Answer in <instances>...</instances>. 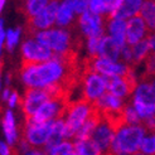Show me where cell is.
I'll return each instance as SVG.
<instances>
[{"label":"cell","mask_w":155,"mask_h":155,"mask_svg":"<svg viewBox=\"0 0 155 155\" xmlns=\"http://www.w3.org/2000/svg\"><path fill=\"white\" fill-rule=\"evenodd\" d=\"M119 2H120V0H104V10H102V14H105L110 20H111V14L116 9V6H117Z\"/></svg>","instance_id":"24"},{"label":"cell","mask_w":155,"mask_h":155,"mask_svg":"<svg viewBox=\"0 0 155 155\" xmlns=\"http://www.w3.org/2000/svg\"><path fill=\"white\" fill-rule=\"evenodd\" d=\"M72 2V9L73 12L78 13V14H83L88 9V3L83 2V0H71Z\"/></svg>","instance_id":"25"},{"label":"cell","mask_w":155,"mask_h":155,"mask_svg":"<svg viewBox=\"0 0 155 155\" xmlns=\"http://www.w3.org/2000/svg\"><path fill=\"white\" fill-rule=\"evenodd\" d=\"M145 134V129L141 125L124 126L114 136L111 151L115 155H133L137 154L139 146Z\"/></svg>","instance_id":"1"},{"label":"cell","mask_w":155,"mask_h":155,"mask_svg":"<svg viewBox=\"0 0 155 155\" xmlns=\"http://www.w3.org/2000/svg\"><path fill=\"white\" fill-rule=\"evenodd\" d=\"M9 90H5L4 91V100H8V98H9Z\"/></svg>","instance_id":"32"},{"label":"cell","mask_w":155,"mask_h":155,"mask_svg":"<svg viewBox=\"0 0 155 155\" xmlns=\"http://www.w3.org/2000/svg\"><path fill=\"white\" fill-rule=\"evenodd\" d=\"M63 127H64V121L63 120H56L53 121V125L51 129V133L48 135V139L45 144H47V150H51L56 145H58L62 139H63Z\"/></svg>","instance_id":"16"},{"label":"cell","mask_w":155,"mask_h":155,"mask_svg":"<svg viewBox=\"0 0 155 155\" xmlns=\"http://www.w3.org/2000/svg\"><path fill=\"white\" fill-rule=\"evenodd\" d=\"M73 148L76 155H101V151L97 148V145L91 139L77 140Z\"/></svg>","instance_id":"18"},{"label":"cell","mask_w":155,"mask_h":155,"mask_svg":"<svg viewBox=\"0 0 155 155\" xmlns=\"http://www.w3.org/2000/svg\"><path fill=\"white\" fill-rule=\"evenodd\" d=\"M90 12L100 14L104 10V0H90Z\"/></svg>","instance_id":"27"},{"label":"cell","mask_w":155,"mask_h":155,"mask_svg":"<svg viewBox=\"0 0 155 155\" xmlns=\"http://www.w3.org/2000/svg\"><path fill=\"white\" fill-rule=\"evenodd\" d=\"M3 126H4V133L8 141H9V144H13L15 140V125H14V119L10 111H8L5 117L3 119Z\"/></svg>","instance_id":"21"},{"label":"cell","mask_w":155,"mask_h":155,"mask_svg":"<svg viewBox=\"0 0 155 155\" xmlns=\"http://www.w3.org/2000/svg\"><path fill=\"white\" fill-rule=\"evenodd\" d=\"M90 107H91V101H87L83 97H80L76 101H69L66 108L67 120L63 127V137L69 139L74 136L77 130L81 127L84 119H86V116L90 111Z\"/></svg>","instance_id":"2"},{"label":"cell","mask_w":155,"mask_h":155,"mask_svg":"<svg viewBox=\"0 0 155 155\" xmlns=\"http://www.w3.org/2000/svg\"><path fill=\"white\" fill-rule=\"evenodd\" d=\"M135 155H144V154H135Z\"/></svg>","instance_id":"36"},{"label":"cell","mask_w":155,"mask_h":155,"mask_svg":"<svg viewBox=\"0 0 155 155\" xmlns=\"http://www.w3.org/2000/svg\"><path fill=\"white\" fill-rule=\"evenodd\" d=\"M21 104L23 112H24L25 120H29L32 116L35 114V111L39 108L44 102L48 101V97L45 95L43 88H34V87H28L25 90L24 98H19Z\"/></svg>","instance_id":"7"},{"label":"cell","mask_w":155,"mask_h":155,"mask_svg":"<svg viewBox=\"0 0 155 155\" xmlns=\"http://www.w3.org/2000/svg\"><path fill=\"white\" fill-rule=\"evenodd\" d=\"M72 2L71 0H64L63 4L61 5V8H58V12H57V24L58 25H67L69 21L72 19Z\"/></svg>","instance_id":"19"},{"label":"cell","mask_w":155,"mask_h":155,"mask_svg":"<svg viewBox=\"0 0 155 155\" xmlns=\"http://www.w3.org/2000/svg\"><path fill=\"white\" fill-rule=\"evenodd\" d=\"M17 100H18V95H17V92H13L12 96L9 97V105H10V106H14L15 104H17Z\"/></svg>","instance_id":"29"},{"label":"cell","mask_w":155,"mask_h":155,"mask_svg":"<svg viewBox=\"0 0 155 155\" xmlns=\"http://www.w3.org/2000/svg\"><path fill=\"white\" fill-rule=\"evenodd\" d=\"M48 2L49 0H25L24 5H23V12H24L27 18L34 17L44 9V6L48 4Z\"/></svg>","instance_id":"20"},{"label":"cell","mask_w":155,"mask_h":155,"mask_svg":"<svg viewBox=\"0 0 155 155\" xmlns=\"http://www.w3.org/2000/svg\"><path fill=\"white\" fill-rule=\"evenodd\" d=\"M102 80L105 82V91L110 92L111 95L119 98H124L131 95V92L129 91V87L125 80L122 78V76L106 74V76H102Z\"/></svg>","instance_id":"12"},{"label":"cell","mask_w":155,"mask_h":155,"mask_svg":"<svg viewBox=\"0 0 155 155\" xmlns=\"http://www.w3.org/2000/svg\"><path fill=\"white\" fill-rule=\"evenodd\" d=\"M110 33L112 41L119 45V48L121 49L125 45V27L126 23L125 20L121 19H111L110 21Z\"/></svg>","instance_id":"15"},{"label":"cell","mask_w":155,"mask_h":155,"mask_svg":"<svg viewBox=\"0 0 155 155\" xmlns=\"http://www.w3.org/2000/svg\"><path fill=\"white\" fill-rule=\"evenodd\" d=\"M19 32L20 30L17 29V30H10L8 33V49L12 51L14 48V45L17 44L18 42V38H19Z\"/></svg>","instance_id":"26"},{"label":"cell","mask_w":155,"mask_h":155,"mask_svg":"<svg viewBox=\"0 0 155 155\" xmlns=\"http://www.w3.org/2000/svg\"><path fill=\"white\" fill-rule=\"evenodd\" d=\"M37 42L42 43L45 47H48L54 53H63L64 51L73 48H81V41H72L71 35L66 30H47V32H39L35 34Z\"/></svg>","instance_id":"3"},{"label":"cell","mask_w":155,"mask_h":155,"mask_svg":"<svg viewBox=\"0 0 155 155\" xmlns=\"http://www.w3.org/2000/svg\"><path fill=\"white\" fill-rule=\"evenodd\" d=\"M83 2H86V3H90V0H83Z\"/></svg>","instance_id":"35"},{"label":"cell","mask_w":155,"mask_h":155,"mask_svg":"<svg viewBox=\"0 0 155 155\" xmlns=\"http://www.w3.org/2000/svg\"><path fill=\"white\" fill-rule=\"evenodd\" d=\"M3 38H4V32H3V21H0V48H2Z\"/></svg>","instance_id":"30"},{"label":"cell","mask_w":155,"mask_h":155,"mask_svg":"<svg viewBox=\"0 0 155 155\" xmlns=\"http://www.w3.org/2000/svg\"><path fill=\"white\" fill-rule=\"evenodd\" d=\"M49 155H76L73 144L71 143H59L49 150Z\"/></svg>","instance_id":"22"},{"label":"cell","mask_w":155,"mask_h":155,"mask_svg":"<svg viewBox=\"0 0 155 155\" xmlns=\"http://www.w3.org/2000/svg\"><path fill=\"white\" fill-rule=\"evenodd\" d=\"M145 34H151V33L148 32L145 23L140 15L139 14L134 15V17L126 23L125 41L127 42L129 45H135L137 42H140V39Z\"/></svg>","instance_id":"10"},{"label":"cell","mask_w":155,"mask_h":155,"mask_svg":"<svg viewBox=\"0 0 155 155\" xmlns=\"http://www.w3.org/2000/svg\"><path fill=\"white\" fill-rule=\"evenodd\" d=\"M2 66H3V64H2V62H0V71H2Z\"/></svg>","instance_id":"34"},{"label":"cell","mask_w":155,"mask_h":155,"mask_svg":"<svg viewBox=\"0 0 155 155\" xmlns=\"http://www.w3.org/2000/svg\"><path fill=\"white\" fill-rule=\"evenodd\" d=\"M53 125V121L41 124V125H32L25 127V133L23 135V143L24 145L30 146H38L45 144L48 139V135L51 133V129Z\"/></svg>","instance_id":"8"},{"label":"cell","mask_w":155,"mask_h":155,"mask_svg":"<svg viewBox=\"0 0 155 155\" xmlns=\"http://www.w3.org/2000/svg\"><path fill=\"white\" fill-rule=\"evenodd\" d=\"M58 0H51L44 6V9L39 12L34 17L27 18V32L28 34H37L43 29L51 27L57 17L58 12Z\"/></svg>","instance_id":"5"},{"label":"cell","mask_w":155,"mask_h":155,"mask_svg":"<svg viewBox=\"0 0 155 155\" xmlns=\"http://www.w3.org/2000/svg\"><path fill=\"white\" fill-rule=\"evenodd\" d=\"M119 54H120V48L112 41V38L104 37V39L101 41L98 47V57L108 62H112V63H116L119 59Z\"/></svg>","instance_id":"14"},{"label":"cell","mask_w":155,"mask_h":155,"mask_svg":"<svg viewBox=\"0 0 155 155\" xmlns=\"http://www.w3.org/2000/svg\"><path fill=\"white\" fill-rule=\"evenodd\" d=\"M114 136H115V134L112 133V130L108 127L107 124L101 119V121L97 124V126L91 133L90 139L97 145V148L100 149L101 154H104L108 150H111Z\"/></svg>","instance_id":"9"},{"label":"cell","mask_w":155,"mask_h":155,"mask_svg":"<svg viewBox=\"0 0 155 155\" xmlns=\"http://www.w3.org/2000/svg\"><path fill=\"white\" fill-rule=\"evenodd\" d=\"M4 3H5V0H0V12H2V9H3Z\"/></svg>","instance_id":"33"},{"label":"cell","mask_w":155,"mask_h":155,"mask_svg":"<svg viewBox=\"0 0 155 155\" xmlns=\"http://www.w3.org/2000/svg\"><path fill=\"white\" fill-rule=\"evenodd\" d=\"M139 150H141L146 155H154V135L143 139L140 146H139Z\"/></svg>","instance_id":"23"},{"label":"cell","mask_w":155,"mask_h":155,"mask_svg":"<svg viewBox=\"0 0 155 155\" xmlns=\"http://www.w3.org/2000/svg\"><path fill=\"white\" fill-rule=\"evenodd\" d=\"M144 0H120L116 9L111 14V19H126L134 17L140 10V6Z\"/></svg>","instance_id":"13"},{"label":"cell","mask_w":155,"mask_h":155,"mask_svg":"<svg viewBox=\"0 0 155 155\" xmlns=\"http://www.w3.org/2000/svg\"><path fill=\"white\" fill-rule=\"evenodd\" d=\"M0 154L2 155H10V148L4 143H0Z\"/></svg>","instance_id":"28"},{"label":"cell","mask_w":155,"mask_h":155,"mask_svg":"<svg viewBox=\"0 0 155 155\" xmlns=\"http://www.w3.org/2000/svg\"><path fill=\"white\" fill-rule=\"evenodd\" d=\"M140 17L143 18L149 33L154 32V0H144L140 6Z\"/></svg>","instance_id":"17"},{"label":"cell","mask_w":155,"mask_h":155,"mask_svg":"<svg viewBox=\"0 0 155 155\" xmlns=\"http://www.w3.org/2000/svg\"><path fill=\"white\" fill-rule=\"evenodd\" d=\"M134 110L140 119L154 116V80L144 81L134 97Z\"/></svg>","instance_id":"4"},{"label":"cell","mask_w":155,"mask_h":155,"mask_svg":"<svg viewBox=\"0 0 155 155\" xmlns=\"http://www.w3.org/2000/svg\"><path fill=\"white\" fill-rule=\"evenodd\" d=\"M78 23H80V27H81V30L86 34L87 37H91L98 32L104 30V18H101L98 14H95L90 10H86L84 12L80 19H78Z\"/></svg>","instance_id":"11"},{"label":"cell","mask_w":155,"mask_h":155,"mask_svg":"<svg viewBox=\"0 0 155 155\" xmlns=\"http://www.w3.org/2000/svg\"><path fill=\"white\" fill-rule=\"evenodd\" d=\"M27 155H44V153H42V151H38V150H33V151L28 153Z\"/></svg>","instance_id":"31"},{"label":"cell","mask_w":155,"mask_h":155,"mask_svg":"<svg viewBox=\"0 0 155 155\" xmlns=\"http://www.w3.org/2000/svg\"><path fill=\"white\" fill-rule=\"evenodd\" d=\"M21 64H37L52 58L53 52L37 41H27L21 47Z\"/></svg>","instance_id":"6"}]
</instances>
